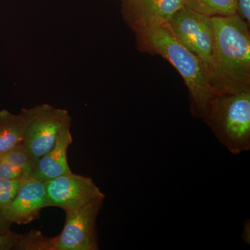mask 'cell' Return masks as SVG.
Returning <instances> with one entry per match:
<instances>
[{
	"label": "cell",
	"instance_id": "obj_1",
	"mask_svg": "<svg viewBox=\"0 0 250 250\" xmlns=\"http://www.w3.org/2000/svg\"><path fill=\"white\" fill-rule=\"evenodd\" d=\"M213 31L211 83L216 95L250 88L249 24L236 14L210 17Z\"/></svg>",
	"mask_w": 250,
	"mask_h": 250
},
{
	"label": "cell",
	"instance_id": "obj_2",
	"mask_svg": "<svg viewBox=\"0 0 250 250\" xmlns=\"http://www.w3.org/2000/svg\"><path fill=\"white\" fill-rule=\"evenodd\" d=\"M136 32L143 47L159 54L177 69L189 90L192 113L203 118L217 95L210 72L205 64L166 25L146 28Z\"/></svg>",
	"mask_w": 250,
	"mask_h": 250
},
{
	"label": "cell",
	"instance_id": "obj_3",
	"mask_svg": "<svg viewBox=\"0 0 250 250\" xmlns=\"http://www.w3.org/2000/svg\"><path fill=\"white\" fill-rule=\"evenodd\" d=\"M203 119L219 142L233 154L250 149V88L217 95Z\"/></svg>",
	"mask_w": 250,
	"mask_h": 250
},
{
	"label": "cell",
	"instance_id": "obj_4",
	"mask_svg": "<svg viewBox=\"0 0 250 250\" xmlns=\"http://www.w3.org/2000/svg\"><path fill=\"white\" fill-rule=\"evenodd\" d=\"M22 110L27 122L22 144L36 165L54 147L62 127L71 123V117L67 110L47 104Z\"/></svg>",
	"mask_w": 250,
	"mask_h": 250
},
{
	"label": "cell",
	"instance_id": "obj_5",
	"mask_svg": "<svg viewBox=\"0 0 250 250\" xmlns=\"http://www.w3.org/2000/svg\"><path fill=\"white\" fill-rule=\"evenodd\" d=\"M166 25L188 49L202 61L210 74L213 31L210 16L199 14L184 6Z\"/></svg>",
	"mask_w": 250,
	"mask_h": 250
},
{
	"label": "cell",
	"instance_id": "obj_6",
	"mask_svg": "<svg viewBox=\"0 0 250 250\" xmlns=\"http://www.w3.org/2000/svg\"><path fill=\"white\" fill-rule=\"evenodd\" d=\"M104 200L65 210V225L60 234L54 237L53 250H98L97 219Z\"/></svg>",
	"mask_w": 250,
	"mask_h": 250
},
{
	"label": "cell",
	"instance_id": "obj_7",
	"mask_svg": "<svg viewBox=\"0 0 250 250\" xmlns=\"http://www.w3.org/2000/svg\"><path fill=\"white\" fill-rule=\"evenodd\" d=\"M45 182L49 207H58L67 210L98 199H105L104 194L93 179L81 174L71 172Z\"/></svg>",
	"mask_w": 250,
	"mask_h": 250
},
{
	"label": "cell",
	"instance_id": "obj_8",
	"mask_svg": "<svg viewBox=\"0 0 250 250\" xmlns=\"http://www.w3.org/2000/svg\"><path fill=\"white\" fill-rule=\"evenodd\" d=\"M184 7L183 0H125L123 14L135 31L166 25Z\"/></svg>",
	"mask_w": 250,
	"mask_h": 250
},
{
	"label": "cell",
	"instance_id": "obj_9",
	"mask_svg": "<svg viewBox=\"0 0 250 250\" xmlns=\"http://www.w3.org/2000/svg\"><path fill=\"white\" fill-rule=\"evenodd\" d=\"M46 207H49L46 182L31 179L21 186L3 214L12 224L27 225L40 218Z\"/></svg>",
	"mask_w": 250,
	"mask_h": 250
},
{
	"label": "cell",
	"instance_id": "obj_10",
	"mask_svg": "<svg viewBox=\"0 0 250 250\" xmlns=\"http://www.w3.org/2000/svg\"><path fill=\"white\" fill-rule=\"evenodd\" d=\"M70 126L71 123H69L62 127L54 147L38 161L31 179L46 182L71 173L67 157V149L73 141Z\"/></svg>",
	"mask_w": 250,
	"mask_h": 250
},
{
	"label": "cell",
	"instance_id": "obj_11",
	"mask_svg": "<svg viewBox=\"0 0 250 250\" xmlns=\"http://www.w3.org/2000/svg\"><path fill=\"white\" fill-rule=\"evenodd\" d=\"M26 122L22 109L19 114H14L7 110L0 111V155L22 144Z\"/></svg>",
	"mask_w": 250,
	"mask_h": 250
},
{
	"label": "cell",
	"instance_id": "obj_12",
	"mask_svg": "<svg viewBox=\"0 0 250 250\" xmlns=\"http://www.w3.org/2000/svg\"><path fill=\"white\" fill-rule=\"evenodd\" d=\"M52 244L53 238H47L39 231L0 234V250H52Z\"/></svg>",
	"mask_w": 250,
	"mask_h": 250
},
{
	"label": "cell",
	"instance_id": "obj_13",
	"mask_svg": "<svg viewBox=\"0 0 250 250\" xmlns=\"http://www.w3.org/2000/svg\"><path fill=\"white\" fill-rule=\"evenodd\" d=\"M183 2L186 7L210 17L238 13V0H183Z\"/></svg>",
	"mask_w": 250,
	"mask_h": 250
},
{
	"label": "cell",
	"instance_id": "obj_14",
	"mask_svg": "<svg viewBox=\"0 0 250 250\" xmlns=\"http://www.w3.org/2000/svg\"><path fill=\"white\" fill-rule=\"evenodd\" d=\"M1 156L21 171L25 180H31L36 164L22 144L16 146Z\"/></svg>",
	"mask_w": 250,
	"mask_h": 250
},
{
	"label": "cell",
	"instance_id": "obj_15",
	"mask_svg": "<svg viewBox=\"0 0 250 250\" xmlns=\"http://www.w3.org/2000/svg\"><path fill=\"white\" fill-rule=\"evenodd\" d=\"M25 180H4L0 178V212L3 213Z\"/></svg>",
	"mask_w": 250,
	"mask_h": 250
},
{
	"label": "cell",
	"instance_id": "obj_16",
	"mask_svg": "<svg viewBox=\"0 0 250 250\" xmlns=\"http://www.w3.org/2000/svg\"><path fill=\"white\" fill-rule=\"evenodd\" d=\"M0 178L4 180H25L21 171L1 155H0Z\"/></svg>",
	"mask_w": 250,
	"mask_h": 250
},
{
	"label": "cell",
	"instance_id": "obj_17",
	"mask_svg": "<svg viewBox=\"0 0 250 250\" xmlns=\"http://www.w3.org/2000/svg\"><path fill=\"white\" fill-rule=\"evenodd\" d=\"M238 14L246 21L250 22V0H238Z\"/></svg>",
	"mask_w": 250,
	"mask_h": 250
},
{
	"label": "cell",
	"instance_id": "obj_18",
	"mask_svg": "<svg viewBox=\"0 0 250 250\" xmlns=\"http://www.w3.org/2000/svg\"><path fill=\"white\" fill-rule=\"evenodd\" d=\"M11 225L12 223L5 218L4 214L0 212V234H6L11 232Z\"/></svg>",
	"mask_w": 250,
	"mask_h": 250
},
{
	"label": "cell",
	"instance_id": "obj_19",
	"mask_svg": "<svg viewBox=\"0 0 250 250\" xmlns=\"http://www.w3.org/2000/svg\"><path fill=\"white\" fill-rule=\"evenodd\" d=\"M250 220H246V223L243 225V233H242V238L246 242L247 244L249 245L250 242Z\"/></svg>",
	"mask_w": 250,
	"mask_h": 250
},
{
	"label": "cell",
	"instance_id": "obj_20",
	"mask_svg": "<svg viewBox=\"0 0 250 250\" xmlns=\"http://www.w3.org/2000/svg\"><path fill=\"white\" fill-rule=\"evenodd\" d=\"M122 1H125V0H122Z\"/></svg>",
	"mask_w": 250,
	"mask_h": 250
}]
</instances>
